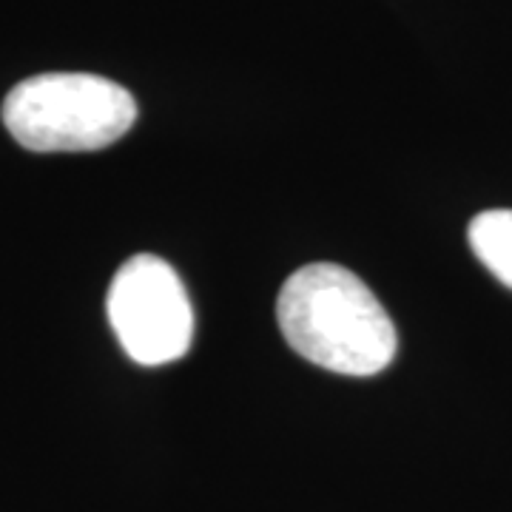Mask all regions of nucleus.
<instances>
[{
  "mask_svg": "<svg viewBox=\"0 0 512 512\" xmlns=\"http://www.w3.org/2000/svg\"><path fill=\"white\" fill-rule=\"evenodd\" d=\"M285 342L311 365L342 376H376L393 362L399 336L356 274L316 262L288 276L276 299Z\"/></svg>",
  "mask_w": 512,
  "mask_h": 512,
  "instance_id": "obj_1",
  "label": "nucleus"
},
{
  "mask_svg": "<svg viewBox=\"0 0 512 512\" xmlns=\"http://www.w3.org/2000/svg\"><path fill=\"white\" fill-rule=\"evenodd\" d=\"M134 120L137 103L131 92L100 74H37L3 100L9 134L40 154L100 151L117 143Z\"/></svg>",
  "mask_w": 512,
  "mask_h": 512,
  "instance_id": "obj_2",
  "label": "nucleus"
},
{
  "mask_svg": "<svg viewBox=\"0 0 512 512\" xmlns=\"http://www.w3.org/2000/svg\"><path fill=\"white\" fill-rule=\"evenodd\" d=\"M114 336L137 365L183 359L194 339V311L177 271L154 254H137L114 274L106 299Z\"/></svg>",
  "mask_w": 512,
  "mask_h": 512,
  "instance_id": "obj_3",
  "label": "nucleus"
},
{
  "mask_svg": "<svg viewBox=\"0 0 512 512\" xmlns=\"http://www.w3.org/2000/svg\"><path fill=\"white\" fill-rule=\"evenodd\" d=\"M470 248L478 262L512 291V208H493L470 222Z\"/></svg>",
  "mask_w": 512,
  "mask_h": 512,
  "instance_id": "obj_4",
  "label": "nucleus"
}]
</instances>
